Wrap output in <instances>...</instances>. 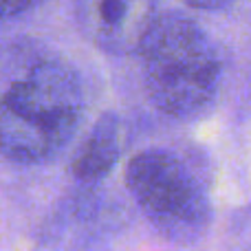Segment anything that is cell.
Masks as SVG:
<instances>
[{"mask_svg": "<svg viewBox=\"0 0 251 251\" xmlns=\"http://www.w3.org/2000/svg\"><path fill=\"white\" fill-rule=\"evenodd\" d=\"M79 79L60 60H35L0 88V150L33 163L60 152L82 119Z\"/></svg>", "mask_w": 251, "mask_h": 251, "instance_id": "6da1fadb", "label": "cell"}, {"mask_svg": "<svg viewBox=\"0 0 251 251\" xmlns=\"http://www.w3.org/2000/svg\"><path fill=\"white\" fill-rule=\"evenodd\" d=\"M190 7H196V9H205V11H216V9H223L227 7L229 2L234 0H185Z\"/></svg>", "mask_w": 251, "mask_h": 251, "instance_id": "52a82bcc", "label": "cell"}, {"mask_svg": "<svg viewBox=\"0 0 251 251\" xmlns=\"http://www.w3.org/2000/svg\"><path fill=\"white\" fill-rule=\"evenodd\" d=\"M126 185L165 238L190 245L205 236L212 207L201 181L178 156L165 150L139 152L126 168Z\"/></svg>", "mask_w": 251, "mask_h": 251, "instance_id": "3957f363", "label": "cell"}, {"mask_svg": "<svg viewBox=\"0 0 251 251\" xmlns=\"http://www.w3.org/2000/svg\"><path fill=\"white\" fill-rule=\"evenodd\" d=\"M119 119L113 113L101 115L84 139L82 148L75 152L71 163L73 176L79 181H97L106 176L119 159Z\"/></svg>", "mask_w": 251, "mask_h": 251, "instance_id": "5b68a950", "label": "cell"}, {"mask_svg": "<svg viewBox=\"0 0 251 251\" xmlns=\"http://www.w3.org/2000/svg\"><path fill=\"white\" fill-rule=\"evenodd\" d=\"M159 16V0H75L77 26L110 55L137 53Z\"/></svg>", "mask_w": 251, "mask_h": 251, "instance_id": "277c9868", "label": "cell"}, {"mask_svg": "<svg viewBox=\"0 0 251 251\" xmlns=\"http://www.w3.org/2000/svg\"><path fill=\"white\" fill-rule=\"evenodd\" d=\"M38 2H42V0H0V20L18 16V13L26 11V9H31Z\"/></svg>", "mask_w": 251, "mask_h": 251, "instance_id": "8992f818", "label": "cell"}, {"mask_svg": "<svg viewBox=\"0 0 251 251\" xmlns=\"http://www.w3.org/2000/svg\"><path fill=\"white\" fill-rule=\"evenodd\" d=\"M146 88L156 108L190 119L212 106L221 57L209 35L181 13H159L139 47Z\"/></svg>", "mask_w": 251, "mask_h": 251, "instance_id": "7a4b0ae2", "label": "cell"}]
</instances>
